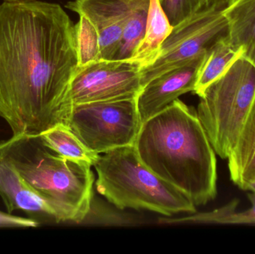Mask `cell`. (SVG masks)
Wrapping results in <instances>:
<instances>
[{"label": "cell", "mask_w": 255, "mask_h": 254, "mask_svg": "<svg viewBox=\"0 0 255 254\" xmlns=\"http://www.w3.org/2000/svg\"><path fill=\"white\" fill-rule=\"evenodd\" d=\"M139 0H73L66 7L86 16L97 28L102 59H115L124 26Z\"/></svg>", "instance_id": "10"}, {"label": "cell", "mask_w": 255, "mask_h": 254, "mask_svg": "<svg viewBox=\"0 0 255 254\" xmlns=\"http://www.w3.org/2000/svg\"><path fill=\"white\" fill-rule=\"evenodd\" d=\"M252 207L243 212L235 211L229 218V225H255V193L250 194Z\"/></svg>", "instance_id": "20"}, {"label": "cell", "mask_w": 255, "mask_h": 254, "mask_svg": "<svg viewBox=\"0 0 255 254\" xmlns=\"http://www.w3.org/2000/svg\"><path fill=\"white\" fill-rule=\"evenodd\" d=\"M4 1H25V0H3Z\"/></svg>", "instance_id": "23"}, {"label": "cell", "mask_w": 255, "mask_h": 254, "mask_svg": "<svg viewBox=\"0 0 255 254\" xmlns=\"http://www.w3.org/2000/svg\"><path fill=\"white\" fill-rule=\"evenodd\" d=\"M223 14L231 43L244 49V56L255 65V0H236L223 10Z\"/></svg>", "instance_id": "13"}, {"label": "cell", "mask_w": 255, "mask_h": 254, "mask_svg": "<svg viewBox=\"0 0 255 254\" xmlns=\"http://www.w3.org/2000/svg\"><path fill=\"white\" fill-rule=\"evenodd\" d=\"M40 136L49 149L67 159L94 166L100 158V154L88 149L65 125H57Z\"/></svg>", "instance_id": "16"}, {"label": "cell", "mask_w": 255, "mask_h": 254, "mask_svg": "<svg viewBox=\"0 0 255 254\" xmlns=\"http://www.w3.org/2000/svg\"><path fill=\"white\" fill-rule=\"evenodd\" d=\"M172 26L197 13L206 5V0H160Z\"/></svg>", "instance_id": "19"}, {"label": "cell", "mask_w": 255, "mask_h": 254, "mask_svg": "<svg viewBox=\"0 0 255 254\" xmlns=\"http://www.w3.org/2000/svg\"><path fill=\"white\" fill-rule=\"evenodd\" d=\"M99 193L120 210H146L166 216L196 212L188 196L150 171L134 146L100 155L94 164Z\"/></svg>", "instance_id": "4"}, {"label": "cell", "mask_w": 255, "mask_h": 254, "mask_svg": "<svg viewBox=\"0 0 255 254\" xmlns=\"http://www.w3.org/2000/svg\"><path fill=\"white\" fill-rule=\"evenodd\" d=\"M205 55L206 52L184 65L160 75L142 86L136 98L142 123L162 111L183 94L194 91Z\"/></svg>", "instance_id": "9"}, {"label": "cell", "mask_w": 255, "mask_h": 254, "mask_svg": "<svg viewBox=\"0 0 255 254\" xmlns=\"http://www.w3.org/2000/svg\"><path fill=\"white\" fill-rule=\"evenodd\" d=\"M78 67L76 28L60 4H0V117L13 135L67 127Z\"/></svg>", "instance_id": "1"}, {"label": "cell", "mask_w": 255, "mask_h": 254, "mask_svg": "<svg viewBox=\"0 0 255 254\" xmlns=\"http://www.w3.org/2000/svg\"><path fill=\"white\" fill-rule=\"evenodd\" d=\"M198 117L222 159H227L255 101V65L243 55L199 96Z\"/></svg>", "instance_id": "5"}, {"label": "cell", "mask_w": 255, "mask_h": 254, "mask_svg": "<svg viewBox=\"0 0 255 254\" xmlns=\"http://www.w3.org/2000/svg\"><path fill=\"white\" fill-rule=\"evenodd\" d=\"M134 148L150 171L196 207L217 196L215 151L196 112L178 98L142 123Z\"/></svg>", "instance_id": "2"}, {"label": "cell", "mask_w": 255, "mask_h": 254, "mask_svg": "<svg viewBox=\"0 0 255 254\" xmlns=\"http://www.w3.org/2000/svg\"><path fill=\"white\" fill-rule=\"evenodd\" d=\"M228 22L223 10L205 7L172 28L157 57L141 70V84L184 65L207 51L222 37L228 35Z\"/></svg>", "instance_id": "7"}, {"label": "cell", "mask_w": 255, "mask_h": 254, "mask_svg": "<svg viewBox=\"0 0 255 254\" xmlns=\"http://www.w3.org/2000/svg\"><path fill=\"white\" fill-rule=\"evenodd\" d=\"M0 157L52 207L58 223L86 219L93 201L92 166L61 156L40 135L18 134L1 140Z\"/></svg>", "instance_id": "3"}, {"label": "cell", "mask_w": 255, "mask_h": 254, "mask_svg": "<svg viewBox=\"0 0 255 254\" xmlns=\"http://www.w3.org/2000/svg\"><path fill=\"white\" fill-rule=\"evenodd\" d=\"M141 125L136 98L76 104L67 124L88 149L100 155L134 146Z\"/></svg>", "instance_id": "6"}, {"label": "cell", "mask_w": 255, "mask_h": 254, "mask_svg": "<svg viewBox=\"0 0 255 254\" xmlns=\"http://www.w3.org/2000/svg\"><path fill=\"white\" fill-rule=\"evenodd\" d=\"M79 67L102 59L100 39L94 24L83 15L75 25Z\"/></svg>", "instance_id": "18"}, {"label": "cell", "mask_w": 255, "mask_h": 254, "mask_svg": "<svg viewBox=\"0 0 255 254\" xmlns=\"http://www.w3.org/2000/svg\"><path fill=\"white\" fill-rule=\"evenodd\" d=\"M149 0H139L124 26L121 44L115 59L131 58L143 37L146 25Z\"/></svg>", "instance_id": "17"}, {"label": "cell", "mask_w": 255, "mask_h": 254, "mask_svg": "<svg viewBox=\"0 0 255 254\" xmlns=\"http://www.w3.org/2000/svg\"><path fill=\"white\" fill-rule=\"evenodd\" d=\"M244 55V49L232 45L228 35L217 40L206 52L193 92L200 96L211 84L220 79Z\"/></svg>", "instance_id": "15"}, {"label": "cell", "mask_w": 255, "mask_h": 254, "mask_svg": "<svg viewBox=\"0 0 255 254\" xmlns=\"http://www.w3.org/2000/svg\"><path fill=\"white\" fill-rule=\"evenodd\" d=\"M232 181L243 190L255 181V101L238 142L227 158Z\"/></svg>", "instance_id": "12"}, {"label": "cell", "mask_w": 255, "mask_h": 254, "mask_svg": "<svg viewBox=\"0 0 255 254\" xmlns=\"http://www.w3.org/2000/svg\"><path fill=\"white\" fill-rule=\"evenodd\" d=\"M172 28L160 0H149L145 33L130 60L138 63L142 68L151 64Z\"/></svg>", "instance_id": "14"}, {"label": "cell", "mask_w": 255, "mask_h": 254, "mask_svg": "<svg viewBox=\"0 0 255 254\" xmlns=\"http://www.w3.org/2000/svg\"><path fill=\"white\" fill-rule=\"evenodd\" d=\"M39 223L34 219H25L19 216H13L11 213L0 211V228H35Z\"/></svg>", "instance_id": "21"}, {"label": "cell", "mask_w": 255, "mask_h": 254, "mask_svg": "<svg viewBox=\"0 0 255 254\" xmlns=\"http://www.w3.org/2000/svg\"><path fill=\"white\" fill-rule=\"evenodd\" d=\"M247 190L252 191L253 193H255V181L252 182V183L249 185Z\"/></svg>", "instance_id": "22"}, {"label": "cell", "mask_w": 255, "mask_h": 254, "mask_svg": "<svg viewBox=\"0 0 255 254\" xmlns=\"http://www.w3.org/2000/svg\"><path fill=\"white\" fill-rule=\"evenodd\" d=\"M142 67L131 60H105L78 67L70 89L72 105L136 98Z\"/></svg>", "instance_id": "8"}, {"label": "cell", "mask_w": 255, "mask_h": 254, "mask_svg": "<svg viewBox=\"0 0 255 254\" xmlns=\"http://www.w3.org/2000/svg\"><path fill=\"white\" fill-rule=\"evenodd\" d=\"M0 197L8 213L21 210L32 217L42 218L58 223L56 214L52 207L1 157Z\"/></svg>", "instance_id": "11"}]
</instances>
